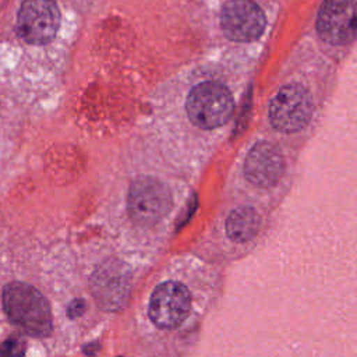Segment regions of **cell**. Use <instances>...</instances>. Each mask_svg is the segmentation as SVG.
Returning a JSON list of instances; mask_svg holds the SVG:
<instances>
[{"label": "cell", "mask_w": 357, "mask_h": 357, "mask_svg": "<svg viewBox=\"0 0 357 357\" xmlns=\"http://www.w3.org/2000/svg\"><path fill=\"white\" fill-rule=\"evenodd\" d=\"M3 307L10 321L32 336L52 332V311L45 296L24 282H11L3 290Z\"/></svg>", "instance_id": "6da1fadb"}, {"label": "cell", "mask_w": 357, "mask_h": 357, "mask_svg": "<svg viewBox=\"0 0 357 357\" xmlns=\"http://www.w3.org/2000/svg\"><path fill=\"white\" fill-rule=\"evenodd\" d=\"M234 100L223 84L205 81L195 85L188 93L185 110L191 123L202 130H213L229 121Z\"/></svg>", "instance_id": "7a4b0ae2"}, {"label": "cell", "mask_w": 357, "mask_h": 357, "mask_svg": "<svg viewBox=\"0 0 357 357\" xmlns=\"http://www.w3.org/2000/svg\"><path fill=\"white\" fill-rule=\"evenodd\" d=\"M268 113L275 130L284 134L298 132L312 117L311 95L300 84H287L273 95Z\"/></svg>", "instance_id": "3957f363"}, {"label": "cell", "mask_w": 357, "mask_h": 357, "mask_svg": "<svg viewBox=\"0 0 357 357\" xmlns=\"http://www.w3.org/2000/svg\"><path fill=\"white\" fill-rule=\"evenodd\" d=\"M172 192L160 180L149 176L137 177L128 190L127 206L131 219L142 226L158 223L172 206Z\"/></svg>", "instance_id": "277c9868"}, {"label": "cell", "mask_w": 357, "mask_h": 357, "mask_svg": "<svg viewBox=\"0 0 357 357\" xmlns=\"http://www.w3.org/2000/svg\"><path fill=\"white\" fill-rule=\"evenodd\" d=\"M243 173L245 180L264 191L278 187L286 174V159L280 148L266 139L257 141L247 152Z\"/></svg>", "instance_id": "5b68a950"}, {"label": "cell", "mask_w": 357, "mask_h": 357, "mask_svg": "<svg viewBox=\"0 0 357 357\" xmlns=\"http://www.w3.org/2000/svg\"><path fill=\"white\" fill-rule=\"evenodd\" d=\"M60 26V10L52 0H24L17 15V33L31 45L50 42Z\"/></svg>", "instance_id": "8992f818"}, {"label": "cell", "mask_w": 357, "mask_h": 357, "mask_svg": "<svg viewBox=\"0 0 357 357\" xmlns=\"http://www.w3.org/2000/svg\"><path fill=\"white\" fill-rule=\"evenodd\" d=\"M317 31L331 45L357 39V0H324L317 15Z\"/></svg>", "instance_id": "52a82bcc"}, {"label": "cell", "mask_w": 357, "mask_h": 357, "mask_svg": "<svg viewBox=\"0 0 357 357\" xmlns=\"http://www.w3.org/2000/svg\"><path fill=\"white\" fill-rule=\"evenodd\" d=\"M191 310V294L180 282H165L153 290L148 314L151 321L163 329H173L184 322Z\"/></svg>", "instance_id": "ba28073f"}, {"label": "cell", "mask_w": 357, "mask_h": 357, "mask_svg": "<svg viewBox=\"0 0 357 357\" xmlns=\"http://www.w3.org/2000/svg\"><path fill=\"white\" fill-rule=\"evenodd\" d=\"M266 25L261 7L251 0H229L220 11V26L226 38L234 42L257 40Z\"/></svg>", "instance_id": "9c48e42d"}, {"label": "cell", "mask_w": 357, "mask_h": 357, "mask_svg": "<svg viewBox=\"0 0 357 357\" xmlns=\"http://www.w3.org/2000/svg\"><path fill=\"white\" fill-rule=\"evenodd\" d=\"M93 297L105 310H117L124 305L130 291V273L120 261H105L91 278Z\"/></svg>", "instance_id": "30bf717a"}, {"label": "cell", "mask_w": 357, "mask_h": 357, "mask_svg": "<svg viewBox=\"0 0 357 357\" xmlns=\"http://www.w3.org/2000/svg\"><path fill=\"white\" fill-rule=\"evenodd\" d=\"M262 225L264 218L255 206L240 205L233 208L226 218V236L234 243L245 244L257 237Z\"/></svg>", "instance_id": "8fae6325"}, {"label": "cell", "mask_w": 357, "mask_h": 357, "mask_svg": "<svg viewBox=\"0 0 357 357\" xmlns=\"http://www.w3.org/2000/svg\"><path fill=\"white\" fill-rule=\"evenodd\" d=\"M25 342L18 336H11L0 346V357H22Z\"/></svg>", "instance_id": "7c38bea8"}, {"label": "cell", "mask_w": 357, "mask_h": 357, "mask_svg": "<svg viewBox=\"0 0 357 357\" xmlns=\"http://www.w3.org/2000/svg\"><path fill=\"white\" fill-rule=\"evenodd\" d=\"M84 305H85V303H82L81 300H75L74 303H71V305L68 308V315L71 318H75V317L81 315L82 311H84Z\"/></svg>", "instance_id": "4fadbf2b"}]
</instances>
